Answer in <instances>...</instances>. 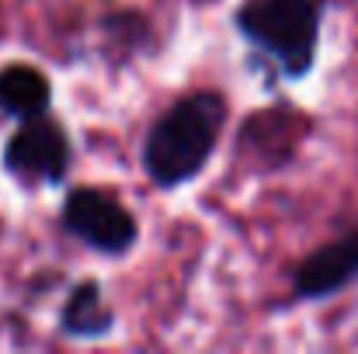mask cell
Listing matches in <instances>:
<instances>
[{
	"label": "cell",
	"mask_w": 358,
	"mask_h": 354,
	"mask_svg": "<svg viewBox=\"0 0 358 354\" xmlns=\"http://www.w3.org/2000/svg\"><path fill=\"white\" fill-rule=\"evenodd\" d=\"M230 125V98L220 87H192L153 118L139 142L143 177L171 195L199 181L223 146Z\"/></svg>",
	"instance_id": "6da1fadb"
},
{
	"label": "cell",
	"mask_w": 358,
	"mask_h": 354,
	"mask_svg": "<svg viewBox=\"0 0 358 354\" xmlns=\"http://www.w3.org/2000/svg\"><path fill=\"white\" fill-rule=\"evenodd\" d=\"M331 0H240L230 24L278 84H303L324 45Z\"/></svg>",
	"instance_id": "7a4b0ae2"
},
{
	"label": "cell",
	"mask_w": 358,
	"mask_h": 354,
	"mask_svg": "<svg viewBox=\"0 0 358 354\" xmlns=\"http://www.w3.org/2000/svg\"><path fill=\"white\" fill-rule=\"evenodd\" d=\"M73 167H77V142L66 121L52 112L28 121H14V132L0 146V170L24 195L66 188Z\"/></svg>",
	"instance_id": "3957f363"
},
{
	"label": "cell",
	"mask_w": 358,
	"mask_h": 354,
	"mask_svg": "<svg viewBox=\"0 0 358 354\" xmlns=\"http://www.w3.org/2000/svg\"><path fill=\"white\" fill-rule=\"evenodd\" d=\"M56 223L73 243L105 260H125L143 239L139 216L129 209V202L108 184L91 181L66 184L63 202L56 209Z\"/></svg>",
	"instance_id": "277c9868"
},
{
	"label": "cell",
	"mask_w": 358,
	"mask_h": 354,
	"mask_svg": "<svg viewBox=\"0 0 358 354\" xmlns=\"http://www.w3.org/2000/svg\"><path fill=\"white\" fill-rule=\"evenodd\" d=\"M358 285V223L306 250L289 271V292L271 309H296L327 302Z\"/></svg>",
	"instance_id": "5b68a950"
},
{
	"label": "cell",
	"mask_w": 358,
	"mask_h": 354,
	"mask_svg": "<svg viewBox=\"0 0 358 354\" xmlns=\"http://www.w3.org/2000/svg\"><path fill=\"white\" fill-rule=\"evenodd\" d=\"M310 132H313V118L292 108L289 101H278L261 112H250L240 121L234 153L254 174H275L296 160V153L310 139Z\"/></svg>",
	"instance_id": "8992f818"
},
{
	"label": "cell",
	"mask_w": 358,
	"mask_h": 354,
	"mask_svg": "<svg viewBox=\"0 0 358 354\" xmlns=\"http://www.w3.org/2000/svg\"><path fill=\"white\" fill-rule=\"evenodd\" d=\"M115 330H119V309L108 302L101 278L94 274L77 278L66 288L63 306L56 313V334L73 344H98L115 337Z\"/></svg>",
	"instance_id": "52a82bcc"
},
{
	"label": "cell",
	"mask_w": 358,
	"mask_h": 354,
	"mask_svg": "<svg viewBox=\"0 0 358 354\" xmlns=\"http://www.w3.org/2000/svg\"><path fill=\"white\" fill-rule=\"evenodd\" d=\"M52 101H56V87L42 66L24 59H10L0 66V118L28 121L52 112Z\"/></svg>",
	"instance_id": "ba28073f"
},
{
	"label": "cell",
	"mask_w": 358,
	"mask_h": 354,
	"mask_svg": "<svg viewBox=\"0 0 358 354\" xmlns=\"http://www.w3.org/2000/svg\"><path fill=\"white\" fill-rule=\"evenodd\" d=\"M98 35H101V52L108 56L112 66H125V63L146 56L157 45L153 21L136 7H115V10L101 14Z\"/></svg>",
	"instance_id": "9c48e42d"
},
{
	"label": "cell",
	"mask_w": 358,
	"mask_h": 354,
	"mask_svg": "<svg viewBox=\"0 0 358 354\" xmlns=\"http://www.w3.org/2000/svg\"><path fill=\"white\" fill-rule=\"evenodd\" d=\"M195 3H202V7H209V3H220V0H195Z\"/></svg>",
	"instance_id": "30bf717a"
}]
</instances>
